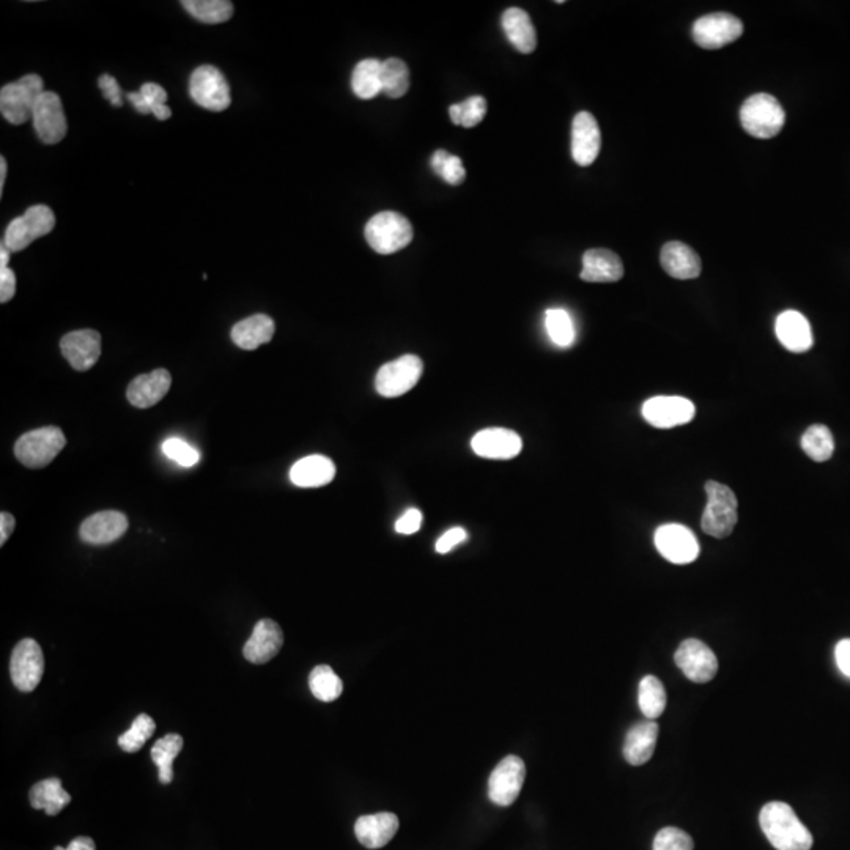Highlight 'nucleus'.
Returning <instances> with one entry per match:
<instances>
[{
  "label": "nucleus",
  "mask_w": 850,
  "mask_h": 850,
  "mask_svg": "<svg viewBox=\"0 0 850 850\" xmlns=\"http://www.w3.org/2000/svg\"><path fill=\"white\" fill-rule=\"evenodd\" d=\"M674 658L682 673L696 684H706L717 676V655L703 641L685 640Z\"/></svg>",
  "instance_id": "obj_15"
},
{
  "label": "nucleus",
  "mask_w": 850,
  "mask_h": 850,
  "mask_svg": "<svg viewBox=\"0 0 850 850\" xmlns=\"http://www.w3.org/2000/svg\"><path fill=\"white\" fill-rule=\"evenodd\" d=\"M126 97L141 114H153L158 120L170 119L172 115V111L166 104V90L155 82H145L139 92L128 93Z\"/></svg>",
  "instance_id": "obj_32"
},
{
  "label": "nucleus",
  "mask_w": 850,
  "mask_h": 850,
  "mask_svg": "<svg viewBox=\"0 0 850 850\" xmlns=\"http://www.w3.org/2000/svg\"><path fill=\"white\" fill-rule=\"evenodd\" d=\"M309 687L312 695L322 703H333L344 692L342 680L328 665H318L312 669Z\"/></svg>",
  "instance_id": "obj_39"
},
{
  "label": "nucleus",
  "mask_w": 850,
  "mask_h": 850,
  "mask_svg": "<svg viewBox=\"0 0 850 850\" xmlns=\"http://www.w3.org/2000/svg\"><path fill=\"white\" fill-rule=\"evenodd\" d=\"M189 93L200 108L208 111H226L232 103L229 82L218 68L211 65L194 70L189 79Z\"/></svg>",
  "instance_id": "obj_9"
},
{
  "label": "nucleus",
  "mask_w": 850,
  "mask_h": 850,
  "mask_svg": "<svg viewBox=\"0 0 850 850\" xmlns=\"http://www.w3.org/2000/svg\"><path fill=\"white\" fill-rule=\"evenodd\" d=\"M507 40L522 54H531L537 48V34L533 21L522 8L512 7L506 10L501 19Z\"/></svg>",
  "instance_id": "obj_30"
},
{
  "label": "nucleus",
  "mask_w": 850,
  "mask_h": 850,
  "mask_svg": "<svg viewBox=\"0 0 850 850\" xmlns=\"http://www.w3.org/2000/svg\"><path fill=\"white\" fill-rule=\"evenodd\" d=\"M5 178H7V159L0 158V194L4 193Z\"/></svg>",
  "instance_id": "obj_54"
},
{
  "label": "nucleus",
  "mask_w": 850,
  "mask_h": 850,
  "mask_svg": "<svg viewBox=\"0 0 850 850\" xmlns=\"http://www.w3.org/2000/svg\"><path fill=\"white\" fill-rule=\"evenodd\" d=\"M336 477V465L325 455H309L298 460L290 470V481L301 488H317L328 485Z\"/></svg>",
  "instance_id": "obj_27"
},
{
  "label": "nucleus",
  "mask_w": 850,
  "mask_h": 850,
  "mask_svg": "<svg viewBox=\"0 0 850 850\" xmlns=\"http://www.w3.org/2000/svg\"><path fill=\"white\" fill-rule=\"evenodd\" d=\"M35 131L41 142L48 145L59 144L67 136L68 123L63 112L62 100L54 92H45L35 104L32 115Z\"/></svg>",
  "instance_id": "obj_16"
},
{
  "label": "nucleus",
  "mask_w": 850,
  "mask_h": 850,
  "mask_svg": "<svg viewBox=\"0 0 850 850\" xmlns=\"http://www.w3.org/2000/svg\"><path fill=\"white\" fill-rule=\"evenodd\" d=\"M172 385V377L166 369L153 370L152 374L139 375L131 381L126 397L136 408L153 407L166 397Z\"/></svg>",
  "instance_id": "obj_22"
},
{
  "label": "nucleus",
  "mask_w": 850,
  "mask_h": 850,
  "mask_svg": "<svg viewBox=\"0 0 850 850\" xmlns=\"http://www.w3.org/2000/svg\"><path fill=\"white\" fill-rule=\"evenodd\" d=\"M10 254L12 251L2 243V248H0V270H4V268H8V262H10Z\"/></svg>",
  "instance_id": "obj_53"
},
{
  "label": "nucleus",
  "mask_w": 850,
  "mask_h": 850,
  "mask_svg": "<svg viewBox=\"0 0 850 850\" xmlns=\"http://www.w3.org/2000/svg\"><path fill=\"white\" fill-rule=\"evenodd\" d=\"M471 448L474 454L484 459L510 460L522 452L523 443L514 430L493 427L476 433L471 440Z\"/></svg>",
  "instance_id": "obj_19"
},
{
  "label": "nucleus",
  "mask_w": 850,
  "mask_h": 850,
  "mask_svg": "<svg viewBox=\"0 0 850 850\" xmlns=\"http://www.w3.org/2000/svg\"><path fill=\"white\" fill-rule=\"evenodd\" d=\"M602 147V134L599 123L591 112H580L575 115L572 123V156L573 161L581 167L594 163Z\"/></svg>",
  "instance_id": "obj_18"
},
{
  "label": "nucleus",
  "mask_w": 850,
  "mask_h": 850,
  "mask_svg": "<svg viewBox=\"0 0 850 850\" xmlns=\"http://www.w3.org/2000/svg\"><path fill=\"white\" fill-rule=\"evenodd\" d=\"M666 690L660 679L655 676H646L641 679L640 690H638V703L641 712L647 720H655L662 717L666 709Z\"/></svg>",
  "instance_id": "obj_36"
},
{
  "label": "nucleus",
  "mask_w": 850,
  "mask_h": 850,
  "mask_svg": "<svg viewBox=\"0 0 850 850\" xmlns=\"http://www.w3.org/2000/svg\"><path fill=\"white\" fill-rule=\"evenodd\" d=\"M128 529V518L117 510H103L82 522L79 534L87 544L106 545L119 540Z\"/></svg>",
  "instance_id": "obj_21"
},
{
  "label": "nucleus",
  "mask_w": 850,
  "mask_h": 850,
  "mask_svg": "<svg viewBox=\"0 0 850 850\" xmlns=\"http://www.w3.org/2000/svg\"><path fill=\"white\" fill-rule=\"evenodd\" d=\"M381 63L366 59L356 65L352 74V89L361 100H372L381 93Z\"/></svg>",
  "instance_id": "obj_33"
},
{
  "label": "nucleus",
  "mask_w": 850,
  "mask_h": 850,
  "mask_svg": "<svg viewBox=\"0 0 850 850\" xmlns=\"http://www.w3.org/2000/svg\"><path fill=\"white\" fill-rule=\"evenodd\" d=\"M185 740L178 734H167L163 739L153 745L152 759L159 770V781L163 784H170L174 780V759L177 758L180 751L183 750Z\"/></svg>",
  "instance_id": "obj_34"
},
{
  "label": "nucleus",
  "mask_w": 850,
  "mask_h": 850,
  "mask_svg": "<svg viewBox=\"0 0 850 850\" xmlns=\"http://www.w3.org/2000/svg\"><path fill=\"white\" fill-rule=\"evenodd\" d=\"M525 762L510 754L496 765L488 780V797L495 805L509 806L518 799L525 784Z\"/></svg>",
  "instance_id": "obj_12"
},
{
  "label": "nucleus",
  "mask_w": 850,
  "mask_h": 850,
  "mask_svg": "<svg viewBox=\"0 0 850 850\" xmlns=\"http://www.w3.org/2000/svg\"><path fill=\"white\" fill-rule=\"evenodd\" d=\"M706 493L707 506L701 518L703 531L717 539H725L731 536L739 520V501L736 493L732 492L728 485L715 481L707 482Z\"/></svg>",
  "instance_id": "obj_2"
},
{
  "label": "nucleus",
  "mask_w": 850,
  "mask_h": 850,
  "mask_svg": "<svg viewBox=\"0 0 850 850\" xmlns=\"http://www.w3.org/2000/svg\"><path fill=\"white\" fill-rule=\"evenodd\" d=\"M16 528V520L12 514L2 512L0 514V545L7 544V540L12 536Z\"/></svg>",
  "instance_id": "obj_51"
},
{
  "label": "nucleus",
  "mask_w": 850,
  "mask_h": 850,
  "mask_svg": "<svg viewBox=\"0 0 850 850\" xmlns=\"http://www.w3.org/2000/svg\"><path fill=\"white\" fill-rule=\"evenodd\" d=\"M424 372V363L416 355H405L385 364L378 370L375 389L386 399L403 396L418 385Z\"/></svg>",
  "instance_id": "obj_8"
},
{
  "label": "nucleus",
  "mask_w": 850,
  "mask_h": 850,
  "mask_svg": "<svg viewBox=\"0 0 850 850\" xmlns=\"http://www.w3.org/2000/svg\"><path fill=\"white\" fill-rule=\"evenodd\" d=\"M60 350L74 370L87 372L100 359V333L93 329H79V331L65 334L60 340Z\"/></svg>",
  "instance_id": "obj_17"
},
{
  "label": "nucleus",
  "mask_w": 850,
  "mask_h": 850,
  "mask_svg": "<svg viewBox=\"0 0 850 850\" xmlns=\"http://www.w3.org/2000/svg\"><path fill=\"white\" fill-rule=\"evenodd\" d=\"M742 34V21L729 13H712L696 19L692 29L693 40L704 49L723 48L739 40Z\"/></svg>",
  "instance_id": "obj_11"
},
{
  "label": "nucleus",
  "mask_w": 850,
  "mask_h": 850,
  "mask_svg": "<svg viewBox=\"0 0 850 850\" xmlns=\"http://www.w3.org/2000/svg\"><path fill=\"white\" fill-rule=\"evenodd\" d=\"M284 646V633L278 622L262 619L257 622L251 638L243 647V655L254 665H263L273 660Z\"/></svg>",
  "instance_id": "obj_20"
},
{
  "label": "nucleus",
  "mask_w": 850,
  "mask_h": 850,
  "mask_svg": "<svg viewBox=\"0 0 850 850\" xmlns=\"http://www.w3.org/2000/svg\"><path fill=\"white\" fill-rule=\"evenodd\" d=\"M641 413L647 424H651L652 427L673 429L677 425L693 421L696 408L695 403L685 397L657 396L644 402Z\"/></svg>",
  "instance_id": "obj_14"
},
{
  "label": "nucleus",
  "mask_w": 850,
  "mask_h": 850,
  "mask_svg": "<svg viewBox=\"0 0 850 850\" xmlns=\"http://www.w3.org/2000/svg\"><path fill=\"white\" fill-rule=\"evenodd\" d=\"M777 337L786 350L805 353L813 347V331L805 315L797 311H786L777 318Z\"/></svg>",
  "instance_id": "obj_26"
},
{
  "label": "nucleus",
  "mask_w": 850,
  "mask_h": 850,
  "mask_svg": "<svg viewBox=\"0 0 850 850\" xmlns=\"http://www.w3.org/2000/svg\"><path fill=\"white\" fill-rule=\"evenodd\" d=\"M56 226V216L46 205H34L13 219L5 230L4 244L12 252L24 251L38 238L46 237Z\"/></svg>",
  "instance_id": "obj_7"
},
{
  "label": "nucleus",
  "mask_w": 850,
  "mask_h": 850,
  "mask_svg": "<svg viewBox=\"0 0 850 850\" xmlns=\"http://www.w3.org/2000/svg\"><path fill=\"white\" fill-rule=\"evenodd\" d=\"M163 452L170 460H174L178 465L186 466V468H191L199 462V452L180 438H169V440L164 441Z\"/></svg>",
  "instance_id": "obj_45"
},
{
  "label": "nucleus",
  "mask_w": 850,
  "mask_h": 850,
  "mask_svg": "<svg viewBox=\"0 0 850 850\" xmlns=\"http://www.w3.org/2000/svg\"><path fill=\"white\" fill-rule=\"evenodd\" d=\"M802 449L814 462H827L832 459L835 451L832 432L825 425H811L810 429L803 433Z\"/></svg>",
  "instance_id": "obj_38"
},
{
  "label": "nucleus",
  "mask_w": 850,
  "mask_h": 850,
  "mask_svg": "<svg viewBox=\"0 0 850 850\" xmlns=\"http://www.w3.org/2000/svg\"><path fill=\"white\" fill-rule=\"evenodd\" d=\"M155 731V720L150 715L141 714L134 720L131 728L119 737L117 742L126 753H136L144 747L145 742L155 734Z\"/></svg>",
  "instance_id": "obj_42"
},
{
  "label": "nucleus",
  "mask_w": 850,
  "mask_h": 850,
  "mask_svg": "<svg viewBox=\"0 0 850 850\" xmlns=\"http://www.w3.org/2000/svg\"><path fill=\"white\" fill-rule=\"evenodd\" d=\"M67 444V438L59 427H43L24 433L16 441L15 455L27 468H45Z\"/></svg>",
  "instance_id": "obj_6"
},
{
  "label": "nucleus",
  "mask_w": 850,
  "mask_h": 850,
  "mask_svg": "<svg viewBox=\"0 0 850 850\" xmlns=\"http://www.w3.org/2000/svg\"><path fill=\"white\" fill-rule=\"evenodd\" d=\"M54 850H97V846H95V841H93L92 838H87V836H79V838L73 839V841H71L70 846H57Z\"/></svg>",
  "instance_id": "obj_52"
},
{
  "label": "nucleus",
  "mask_w": 850,
  "mask_h": 850,
  "mask_svg": "<svg viewBox=\"0 0 850 850\" xmlns=\"http://www.w3.org/2000/svg\"><path fill=\"white\" fill-rule=\"evenodd\" d=\"M399 817L392 813L361 816L355 824V835L367 849H381L399 832Z\"/></svg>",
  "instance_id": "obj_24"
},
{
  "label": "nucleus",
  "mask_w": 850,
  "mask_h": 850,
  "mask_svg": "<svg viewBox=\"0 0 850 850\" xmlns=\"http://www.w3.org/2000/svg\"><path fill=\"white\" fill-rule=\"evenodd\" d=\"M430 166L438 177L443 178L449 185H460L465 182L466 170L459 156L451 155L446 150H438L430 159Z\"/></svg>",
  "instance_id": "obj_43"
},
{
  "label": "nucleus",
  "mask_w": 850,
  "mask_h": 850,
  "mask_svg": "<svg viewBox=\"0 0 850 850\" xmlns=\"http://www.w3.org/2000/svg\"><path fill=\"white\" fill-rule=\"evenodd\" d=\"M98 87H100L101 92H103L104 98L109 101V103L114 106V108H122L123 100H122V89H120L119 82L114 76L111 74H103L98 79Z\"/></svg>",
  "instance_id": "obj_46"
},
{
  "label": "nucleus",
  "mask_w": 850,
  "mask_h": 850,
  "mask_svg": "<svg viewBox=\"0 0 850 850\" xmlns=\"http://www.w3.org/2000/svg\"><path fill=\"white\" fill-rule=\"evenodd\" d=\"M786 122L783 106L769 93H756L740 108L743 130L758 139H772L783 130Z\"/></svg>",
  "instance_id": "obj_3"
},
{
  "label": "nucleus",
  "mask_w": 850,
  "mask_h": 850,
  "mask_svg": "<svg viewBox=\"0 0 850 850\" xmlns=\"http://www.w3.org/2000/svg\"><path fill=\"white\" fill-rule=\"evenodd\" d=\"M29 797L35 810H45L48 816H56L71 802V795L63 789L59 778H48L35 784Z\"/></svg>",
  "instance_id": "obj_31"
},
{
  "label": "nucleus",
  "mask_w": 850,
  "mask_h": 850,
  "mask_svg": "<svg viewBox=\"0 0 850 850\" xmlns=\"http://www.w3.org/2000/svg\"><path fill=\"white\" fill-rule=\"evenodd\" d=\"M692 836L676 827L662 828L654 839V850H693Z\"/></svg>",
  "instance_id": "obj_44"
},
{
  "label": "nucleus",
  "mask_w": 850,
  "mask_h": 850,
  "mask_svg": "<svg viewBox=\"0 0 850 850\" xmlns=\"http://www.w3.org/2000/svg\"><path fill=\"white\" fill-rule=\"evenodd\" d=\"M655 547L658 553L673 564H690L699 556V544L692 529L687 526L669 523L655 531Z\"/></svg>",
  "instance_id": "obj_13"
},
{
  "label": "nucleus",
  "mask_w": 850,
  "mask_h": 850,
  "mask_svg": "<svg viewBox=\"0 0 850 850\" xmlns=\"http://www.w3.org/2000/svg\"><path fill=\"white\" fill-rule=\"evenodd\" d=\"M449 115L454 125L463 126V128H474L484 120L487 115V101L484 97L474 95L468 98L463 103L452 104L449 108Z\"/></svg>",
  "instance_id": "obj_41"
},
{
  "label": "nucleus",
  "mask_w": 850,
  "mask_h": 850,
  "mask_svg": "<svg viewBox=\"0 0 850 850\" xmlns=\"http://www.w3.org/2000/svg\"><path fill=\"white\" fill-rule=\"evenodd\" d=\"M545 326H547L548 337L553 344L561 348H569L575 344L577 333L573 325L572 317L564 309H548L545 314Z\"/></svg>",
  "instance_id": "obj_40"
},
{
  "label": "nucleus",
  "mask_w": 850,
  "mask_h": 850,
  "mask_svg": "<svg viewBox=\"0 0 850 850\" xmlns=\"http://www.w3.org/2000/svg\"><path fill=\"white\" fill-rule=\"evenodd\" d=\"M660 262H662L663 270L671 278L680 279V281L696 279L703 270L699 255L690 246L680 241H671L663 246Z\"/></svg>",
  "instance_id": "obj_25"
},
{
  "label": "nucleus",
  "mask_w": 850,
  "mask_h": 850,
  "mask_svg": "<svg viewBox=\"0 0 850 850\" xmlns=\"http://www.w3.org/2000/svg\"><path fill=\"white\" fill-rule=\"evenodd\" d=\"M10 674L19 692H34L45 674V655L37 641L26 638L16 644L10 660Z\"/></svg>",
  "instance_id": "obj_10"
},
{
  "label": "nucleus",
  "mask_w": 850,
  "mask_h": 850,
  "mask_svg": "<svg viewBox=\"0 0 850 850\" xmlns=\"http://www.w3.org/2000/svg\"><path fill=\"white\" fill-rule=\"evenodd\" d=\"M624 276V265L618 254L610 249H589L583 255V270L580 278L584 282L608 284L621 281Z\"/></svg>",
  "instance_id": "obj_23"
},
{
  "label": "nucleus",
  "mask_w": 850,
  "mask_h": 850,
  "mask_svg": "<svg viewBox=\"0 0 850 850\" xmlns=\"http://www.w3.org/2000/svg\"><path fill=\"white\" fill-rule=\"evenodd\" d=\"M45 82L38 74H27L0 90V112L12 125H23L34 115L35 104L45 93Z\"/></svg>",
  "instance_id": "obj_5"
},
{
  "label": "nucleus",
  "mask_w": 850,
  "mask_h": 850,
  "mask_svg": "<svg viewBox=\"0 0 850 850\" xmlns=\"http://www.w3.org/2000/svg\"><path fill=\"white\" fill-rule=\"evenodd\" d=\"M410 89V70L400 59L381 63V93L388 98H402Z\"/></svg>",
  "instance_id": "obj_35"
},
{
  "label": "nucleus",
  "mask_w": 850,
  "mask_h": 850,
  "mask_svg": "<svg viewBox=\"0 0 850 850\" xmlns=\"http://www.w3.org/2000/svg\"><path fill=\"white\" fill-rule=\"evenodd\" d=\"M658 725L654 720L641 721L629 729L624 742L625 761L632 765L646 764L657 745Z\"/></svg>",
  "instance_id": "obj_28"
},
{
  "label": "nucleus",
  "mask_w": 850,
  "mask_h": 850,
  "mask_svg": "<svg viewBox=\"0 0 850 850\" xmlns=\"http://www.w3.org/2000/svg\"><path fill=\"white\" fill-rule=\"evenodd\" d=\"M759 824L777 850H811L813 835L788 803L770 802L759 814Z\"/></svg>",
  "instance_id": "obj_1"
},
{
  "label": "nucleus",
  "mask_w": 850,
  "mask_h": 850,
  "mask_svg": "<svg viewBox=\"0 0 850 850\" xmlns=\"http://www.w3.org/2000/svg\"><path fill=\"white\" fill-rule=\"evenodd\" d=\"M466 539H468V534H466L465 529L460 528V526H455V528L449 529V531H446V533L438 539L435 548H437L440 555H446L449 551L454 550L457 545L463 544Z\"/></svg>",
  "instance_id": "obj_47"
},
{
  "label": "nucleus",
  "mask_w": 850,
  "mask_h": 850,
  "mask_svg": "<svg viewBox=\"0 0 850 850\" xmlns=\"http://www.w3.org/2000/svg\"><path fill=\"white\" fill-rule=\"evenodd\" d=\"M422 517L421 510L418 509H408L402 517L399 518L396 522V531L399 534H403V536H410V534L418 533L419 529L422 526Z\"/></svg>",
  "instance_id": "obj_48"
},
{
  "label": "nucleus",
  "mask_w": 850,
  "mask_h": 850,
  "mask_svg": "<svg viewBox=\"0 0 850 850\" xmlns=\"http://www.w3.org/2000/svg\"><path fill=\"white\" fill-rule=\"evenodd\" d=\"M182 5L189 15L205 24L226 23L233 15L229 0H185Z\"/></svg>",
  "instance_id": "obj_37"
},
{
  "label": "nucleus",
  "mask_w": 850,
  "mask_h": 850,
  "mask_svg": "<svg viewBox=\"0 0 850 850\" xmlns=\"http://www.w3.org/2000/svg\"><path fill=\"white\" fill-rule=\"evenodd\" d=\"M16 292V276L10 268L0 270V303L12 301Z\"/></svg>",
  "instance_id": "obj_49"
},
{
  "label": "nucleus",
  "mask_w": 850,
  "mask_h": 850,
  "mask_svg": "<svg viewBox=\"0 0 850 850\" xmlns=\"http://www.w3.org/2000/svg\"><path fill=\"white\" fill-rule=\"evenodd\" d=\"M835 660L839 671L850 679V638L841 640L836 644Z\"/></svg>",
  "instance_id": "obj_50"
},
{
  "label": "nucleus",
  "mask_w": 850,
  "mask_h": 850,
  "mask_svg": "<svg viewBox=\"0 0 850 850\" xmlns=\"http://www.w3.org/2000/svg\"><path fill=\"white\" fill-rule=\"evenodd\" d=\"M367 243L378 254L389 255L402 251L413 241V226L396 211H381L366 224Z\"/></svg>",
  "instance_id": "obj_4"
},
{
  "label": "nucleus",
  "mask_w": 850,
  "mask_h": 850,
  "mask_svg": "<svg viewBox=\"0 0 850 850\" xmlns=\"http://www.w3.org/2000/svg\"><path fill=\"white\" fill-rule=\"evenodd\" d=\"M274 326L273 318L265 314L252 315V317L244 318L241 322L232 328L233 344L240 347L241 350H255L260 345L268 344L273 339Z\"/></svg>",
  "instance_id": "obj_29"
}]
</instances>
